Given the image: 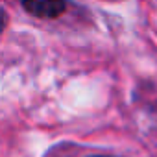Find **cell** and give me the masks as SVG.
<instances>
[{"mask_svg": "<svg viewBox=\"0 0 157 157\" xmlns=\"http://www.w3.org/2000/svg\"><path fill=\"white\" fill-rule=\"evenodd\" d=\"M22 8L39 19H57L65 13V0H22Z\"/></svg>", "mask_w": 157, "mask_h": 157, "instance_id": "cell-1", "label": "cell"}, {"mask_svg": "<svg viewBox=\"0 0 157 157\" xmlns=\"http://www.w3.org/2000/svg\"><path fill=\"white\" fill-rule=\"evenodd\" d=\"M94 157H107V155H94Z\"/></svg>", "mask_w": 157, "mask_h": 157, "instance_id": "cell-2", "label": "cell"}]
</instances>
